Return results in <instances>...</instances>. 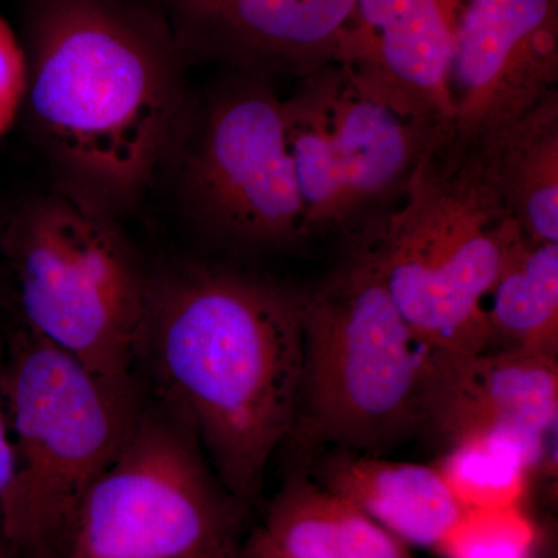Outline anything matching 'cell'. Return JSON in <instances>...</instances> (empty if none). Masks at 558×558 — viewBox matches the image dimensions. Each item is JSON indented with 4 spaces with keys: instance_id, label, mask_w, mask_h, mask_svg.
Returning a JSON list of instances; mask_svg holds the SVG:
<instances>
[{
    "instance_id": "cell-6",
    "label": "cell",
    "mask_w": 558,
    "mask_h": 558,
    "mask_svg": "<svg viewBox=\"0 0 558 558\" xmlns=\"http://www.w3.org/2000/svg\"><path fill=\"white\" fill-rule=\"evenodd\" d=\"M150 282L116 218L60 190L25 204L0 234L13 326L101 376H132Z\"/></svg>"
},
{
    "instance_id": "cell-4",
    "label": "cell",
    "mask_w": 558,
    "mask_h": 558,
    "mask_svg": "<svg viewBox=\"0 0 558 558\" xmlns=\"http://www.w3.org/2000/svg\"><path fill=\"white\" fill-rule=\"evenodd\" d=\"M0 389L13 476L3 517L10 558H62L84 499L145 405L131 377H106L11 326Z\"/></svg>"
},
{
    "instance_id": "cell-3",
    "label": "cell",
    "mask_w": 558,
    "mask_h": 558,
    "mask_svg": "<svg viewBox=\"0 0 558 558\" xmlns=\"http://www.w3.org/2000/svg\"><path fill=\"white\" fill-rule=\"evenodd\" d=\"M400 315L436 357L487 351V301L523 238L480 149L422 154L395 207L357 231Z\"/></svg>"
},
{
    "instance_id": "cell-19",
    "label": "cell",
    "mask_w": 558,
    "mask_h": 558,
    "mask_svg": "<svg viewBox=\"0 0 558 558\" xmlns=\"http://www.w3.org/2000/svg\"><path fill=\"white\" fill-rule=\"evenodd\" d=\"M537 538L523 505L468 509L436 550L444 558H532Z\"/></svg>"
},
{
    "instance_id": "cell-8",
    "label": "cell",
    "mask_w": 558,
    "mask_h": 558,
    "mask_svg": "<svg viewBox=\"0 0 558 558\" xmlns=\"http://www.w3.org/2000/svg\"><path fill=\"white\" fill-rule=\"evenodd\" d=\"M230 73L202 102L183 143L185 207L204 233L230 247L307 241L282 100L269 78Z\"/></svg>"
},
{
    "instance_id": "cell-20",
    "label": "cell",
    "mask_w": 558,
    "mask_h": 558,
    "mask_svg": "<svg viewBox=\"0 0 558 558\" xmlns=\"http://www.w3.org/2000/svg\"><path fill=\"white\" fill-rule=\"evenodd\" d=\"M27 58L10 25L0 17V138L5 137L24 108Z\"/></svg>"
},
{
    "instance_id": "cell-16",
    "label": "cell",
    "mask_w": 558,
    "mask_h": 558,
    "mask_svg": "<svg viewBox=\"0 0 558 558\" xmlns=\"http://www.w3.org/2000/svg\"><path fill=\"white\" fill-rule=\"evenodd\" d=\"M480 150L523 236L558 244V92Z\"/></svg>"
},
{
    "instance_id": "cell-2",
    "label": "cell",
    "mask_w": 558,
    "mask_h": 558,
    "mask_svg": "<svg viewBox=\"0 0 558 558\" xmlns=\"http://www.w3.org/2000/svg\"><path fill=\"white\" fill-rule=\"evenodd\" d=\"M238 501L258 497L289 439L303 374V292L191 266L150 282L138 360Z\"/></svg>"
},
{
    "instance_id": "cell-1",
    "label": "cell",
    "mask_w": 558,
    "mask_h": 558,
    "mask_svg": "<svg viewBox=\"0 0 558 558\" xmlns=\"http://www.w3.org/2000/svg\"><path fill=\"white\" fill-rule=\"evenodd\" d=\"M24 108L60 191L117 218L148 189L185 116L165 17L121 0H43Z\"/></svg>"
},
{
    "instance_id": "cell-7",
    "label": "cell",
    "mask_w": 558,
    "mask_h": 558,
    "mask_svg": "<svg viewBox=\"0 0 558 558\" xmlns=\"http://www.w3.org/2000/svg\"><path fill=\"white\" fill-rule=\"evenodd\" d=\"M241 506L193 433L160 403L145 407L62 558H241Z\"/></svg>"
},
{
    "instance_id": "cell-11",
    "label": "cell",
    "mask_w": 558,
    "mask_h": 558,
    "mask_svg": "<svg viewBox=\"0 0 558 558\" xmlns=\"http://www.w3.org/2000/svg\"><path fill=\"white\" fill-rule=\"evenodd\" d=\"M185 58L303 78L336 64L355 0H159Z\"/></svg>"
},
{
    "instance_id": "cell-15",
    "label": "cell",
    "mask_w": 558,
    "mask_h": 558,
    "mask_svg": "<svg viewBox=\"0 0 558 558\" xmlns=\"http://www.w3.org/2000/svg\"><path fill=\"white\" fill-rule=\"evenodd\" d=\"M242 553L247 558H417L307 472L289 476Z\"/></svg>"
},
{
    "instance_id": "cell-23",
    "label": "cell",
    "mask_w": 558,
    "mask_h": 558,
    "mask_svg": "<svg viewBox=\"0 0 558 558\" xmlns=\"http://www.w3.org/2000/svg\"><path fill=\"white\" fill-rule=\"evenodd\" d=\"M241 558H247V557H245V556H244V553H242V556H241Z\"/></svg>"
},
{
    "instance_id": "cell-5",
    "label": "cell",
    "mask_w": 558,
    "mask_h": 558,
    "mask_svg": "<svg viewBox=\"0 0 558 558\" xmlns=\"http://www.w3.org/2000/svg\"><path fill=\"white\" fill-rule=\"evenodd\" d=\"M435 360L352 245L303 292V374L289 439L310 453H385L424 429Z\"/></svg>"
},
{
    "instance_id": "cell-12",
    "label": "cell",
    "mask_w": 558,
    "mask_h": 558,
    "mask_svg": "<svg viewBox=\"0 0 558 558\" xmlns=\"http://www.w3.org/2000/svg\"><path fill=\"white\" fill-rule=\"evenodd\" d=\"M462 0H355L336 64L433 134L450 137L449 76Z\"/></svg>"
},
{
    "instance_id": "cell-21",
    "label": "cell",
    "mask_w": 558,
    "mask_h": 558,
    "mask_svg": "<svg viewBox=\"0 0 558 558\" xmlns=\"http://www.w3.org/2000/svg\"><path fill=\"white\" fill-rule=\"evenodd\" d=\"M0 351H2V347H0ZM11 476H13V457H11L5 405H3L2 389H0V558H10L5 534H3V517H5V502L7 497H9Z\"/></svg>"
},
{
    "instance_id": "cell-10",
    "label": "cell",
    "mask_w": 558,
    "mask_h": 558,
    "mask_svg": "<svg viewBox=\"0 0 558 558\" xmlns=\"http://www.w3.org/2000/svg\"><path fill=\"white\" fill-rule=\"evenodd\" d=\"M558 0H462L450 137L484 149L558 92Z\"/></svg>"
},
{
    "instance_id": "cell-9",
    "label": "cell",
    "mask_w": 558,
    "mask_h": 558,
    "mask_svg": "<svg viewBox=\"0 0 558 558\" xmlns=\"http://www.w3.org/2000/svg\"><path fill=\"white\" fill-rule=\"evenodd\" d=\"M282 116L307 241L362 229L444 137L389 108L340 64L300 78Z\"/></svg>"
},
{
    "instance_id": "cell-17",
    "label": "cell",
    "mask_w": 558,
    "mask_h": 558,
    "mask_svg": "<svg viewBox=\"0 0 558 558\" xmlns=\"http://www.w3.org/2000/svg\"><path fill=\"white\" fill-rule=\"evenodd\" d=\"M556 439L506 429L472 433L444 447L433 465L464 510L521 506L532 476L557 464Z\"/></svg>"
},
{
    "instance_id": "cell-13",
    "label": "cell",
    "mask_w": 558,
    "mask_h": 558,
    "mask_svg": "<svg viewBox=\"0 0 558 558\" xmlns=\"http://www.w3.org/2000/svg\"><path fill=\"white\" fill-rule=\"evenodd\" d=\"M557 422V357L512 351L436 357L424 429L442 447L498 429L553 438Z\"/></svg>"
},
{
    "instance_id": "cell-18",
    "label": "cell",
    "mask_w": 558,
    "mask_h": 558,
    "mask_svg": "<svg viewBox=\"0 0 558 558\" xmlns=\"http://www.w3.org/2000/svg\"><path fill=\"white\" fill-rule=\"evenodd\" d=\"M487 351L558 352V244L521 238L487 301Z\"/></svg>"
},
{
    "instance_id": "cell-22",
    "label": "cell",
    "mask_w": 558,
    "mask_h": 558,
    "mask_svg": "<svg viewBox=\"0 0 558 558\" xmlns=\"http://www.w3.org/2000/svg\"><path fill=\"white\" fill-rule=\"evenodd\" d=\"M0 306H2V284H0Z\"/></svg>"
},
{
    "instance_id": "cell-14",
    "label": "cell",
    "mask_w": 558,
    "mask_h": 558,
    "mask_svg": "<svg viewBox=\"0 0 558 558\" xmlns=\"http://www.w3.org/2000/svg\"><path fill=\"white\" fill-rule=\"evenodd\" d=\"M307 473L410 548L438 549L464 512L433 464L332 449Z\"/></svg>"
}]
</instances>
